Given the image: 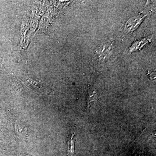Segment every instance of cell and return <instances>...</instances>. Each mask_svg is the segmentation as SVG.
<instances>
[{
  "label": "cell",
  "mask_w": 156,
  "mask_h": 156,
  "mask_svg": "<svg viewBox=\"0 0 156 156\" xmlns=\"http://www.w3.org/2000/svg\"><path fill=\"white\" fill-rule=\"evenodd\" d=\"M74 134H73L69 142L68 148V156H73L74 154L75 137Z\"/></svg>",
  "instance_id": "1"
},
{
  "label": "cell",
  "mask_w": 156,
  "mask_h": 156,
  "mask_svg": "<svg viewBox=\"0 0 156 156\" xmlns=\"http://www.w3.org/2000/svg\"><path fill=\"white\" fill-rule=\"evenodd\" d=\"M96 99V94L95 92H93L91 95H89L88 99V107L90 106L91 102L95 101Z\"/></svg>",
  "instance_id": "2"
},
{
  "label": "cell",
  "mask_w": 156,
  "mask_h": 156,
  "mask_svg": "<svg viewBox=\"0 0 156 156\" xmlns=\"http://www.w3.org/2000/svg\"><path fill=\"white\" fill-rule=\"evenodd\" d=\"M28 83L30 85H32L33 87L37 88H38V89L41 87V83L36 82V81L33 80H30V79H29Z\"/></svg>",
  "instance_id": "3"
}]
</instances>
